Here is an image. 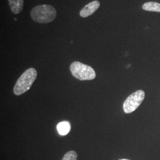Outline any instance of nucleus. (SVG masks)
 Here are the masks:
<instances>
[{
    "label": "nucleus",
    "mask_w": 160,
    "mask_h": 160,
    "mask_svg": "<svg viewBox=\"0 0 160 160\" xmlns=\"http://www.w3.org/2000/svg\"><path fill=\"white\" fill-rule=\"evenodd\" d=\"M128 160V159H120V160Z\"/></svg>",
    "instance_id": "9d476101"
},
{
    "label": "nucleus",
    "mask_w": 160,
    "mask_h": 160,
    "mask_svg": "<svg viewBox=\"0 0 160 160\" xmlns=\"http://www.w3.org/2000/svg\"><path fill=\"white\" fill-rule=\"evenodd\" d=\"M77 154L74 151H70L67 152L62 158V160H77Z\"/></svg>",
    "instance_id": "1a4fd4ad"
},
{
    "label": "nucleus",
    "mask_w": 160,
    "mask_h": 160,
    "mask_svg": "<svg viewBox=\"0 0 160 160\" xmlns=\"http://www.w3.org/2000/svg\"><path fill=\"white\" fill-rule=\"evenodd\" d=\"M12 12L14 14H20L23 10L24 0H8Z\"/></svg>",
    "instance_id": "423d86ee"
},
{
    "label": "nucleus",
    "mask_w": 160,
    "mask_h": 160,
    "mask_svg": "<svg viewBox=\"0 0 160 160\" xmlns=\"http://www.w3.org/2000/svg\"><path fill=\"white\" fill-rule=\"evenodd\" d=\"M57 128L58 131L59 132V133L61 135L64 136L67 135L70 131L71 125L68 122L64 121V122L59 123L58 124Z\"/></svg>",
    "instance_id": "0eeeda50"
},
{
    "label": "nucleus",
    "mask_w": 160,
    "mask_h": 160,
    "mask_svg": "<svg viewBox=\"0 0 160 160\" xmlns=\"http://www.w3.org/2000/svg\"><path fill=\"white\" fill-rule=\"evenodd\" d=\"M37 75V71L33 68H30L25 71L18 79L14 86L13 89L14 94L20 96L28 92L36 79Z\"/></svg>",
    "instance_id": "f03ea898"
},
{
    "label": "nucleus",
    "mask_w": 160,
    "mask_h": 160,
    "mask_svg": "<svg viewBox=\"0 0 160 160\" xmlns=\"http://www.w3.org/2000/svg\"><path fill=\"white\" fill-rule=\"evenodd\" d=\"M100 6V3L98 1H93L89 4H87L80 12V16L83 18L88 17L92 15Z\"/></svg>",
    "instance_id": "39448f33"
},
{
    "label": "nucleus",
    "mask_w": 160,
    "mask_h": 160,
    "mask_svg": "<svg viewBox=\"0 0 160 160\" xmlns=\"http://www.w3.org/2000/svg\"><path fill=\"white\" fill-rule=\"evenodd\" d=\"M30 16L35 22L41 24L49 23L55 19L57 11L51 5H38L31 10Z\"/></svg>",
    "instance_id": "f257e3e1"
},
{
    "label": "nucleus",
    "mask_w": 160,
    "mask_h": 160,
    "mask_svg": "<svg viewBox=\"0 0 160 160\" xmlns=\"http://www.w3.org/2000/svg\"><path fill=\"white\" fill-rule=\"evenodd\" d=\"M70 71L74 77L81 81L93 80L96 77L94 69L78 61H75L71 64Z\"/></svg>",
    "instance_id": "7ed1b4c3"
},
{
    "label": "nucleus",
    "mask_w": 160,
    "mask_h": 160,
    "mask_svg": "<svg viewBox=\"0 0 160 160\" xmlns=\"http://www.w3.org/2000/svg\"><path fill=\"white\" fill-rule=\"evenodd\" d=\"M142 8L145 11L160 12V4L156 2H146L143 4Z\"/></svg>",
    "instance_id": "6e6552de"
},
{
    "label": "nucleus",
    "mask_w": 160,
    "mask_h": 160,
    "mask_svg": "<svg viewBox=\"0 0 160 160\" xmlns=\"http://www.w3.org/2000/svg\"><path fill=\"white\" fill-rule=\"evenodd\" d=\"M145 96V92L141 90L133 92L126 98L123 103V108L125 113L129 114L137 110L142 103Z\"/></svg>",
    "instance_id": "20e7f679"
}]
</instances>
